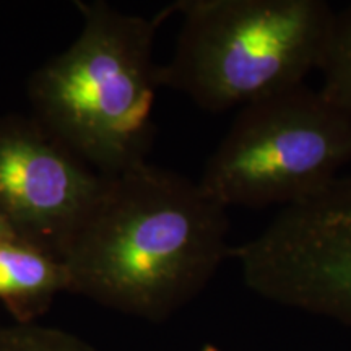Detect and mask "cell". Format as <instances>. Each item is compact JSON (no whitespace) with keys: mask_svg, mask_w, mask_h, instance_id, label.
I'll use <instances>...</instances> for the list:
<instances>
[{"mask_svg":"<svg viewBox=\"0 0 351 351\" xmlns=\"http://www.w3.org/2000/svg\"><path fill=\"white\" fill-rule=\"evenodd\" d=\"M228 208L199 182L150 163L104 176L60 261L69 293L158 322L231 257Z\"/></svg>","mask_w":351,"mask_h":351,"instance_id":"1","label":"cell"},{"mask_svg":"<svg viewBox=\"0 0 351 351\" xmlns=\"http://www.w3.org/2000/svg\"><path fill=\"white\" fill-rule=\"evenodd\" d=\"M75 43L29 80L34 119L103 176L147 161L153 138L156 29L166 16L127 15L106 2H77Z\"/></svg>","mask_w":351,"mask_h":351,"instance_id":"2","label":"cell"},{"mask_svg":"<svg viewBox=\"0 0 351 351\" xmlns=\"http://www.w3.org/2000/svg\"><path fill=\"white\" fill-rule=\"evenodd\" d=\"M174 54L158 85L225 112L304 83L317 69L335 10L324 0H182Z\"/></svg>","mask_w":351,"mask_h":351,"instance_id":"3","label":"cell"},{"mask_svg":"<svg viewBox=\"0 0 351 351\" xmlns=\"http://www.w3.org/2000/svg\"><path fill=\"white\" fill-rule=\"evenodd\" d=\"M348 165L351 116L301 83L241 108L199 184L226 208H285L320 194Z\"/></svg>","mask_w":351,"mask_h":351,"instance_id":"4","label":"cell"},{"mask_svg":"<svg viewBox=\"0 0 351 351\" xmlns=\"http://www.w3.org/2000/svg\"><path fill=\"white\" fill-rule=\"evenodd\" d=\"M251 291L351 328V171L236 247Z\"/></svg>","mask_w":351,"mask_h":351,"instance_id":"5","label":"cell"},{"mask_svg":"<svg viewBox=\"0 0 351 351\" xmlns=\"http://www.w3.org/2000/svg\"><path fill=\"white\" fill-rule=\"evenodd\" d=\"M103 179L34 117H0V215L21 241L60 258Z\"/></svg>","mask_w":351,"mask_h":351,"instance_id":"6","label":"cell"},{"mask_svg":"<svg viewBox=\"0 0 351 351\" xmlns=\"http://www.w3.org/2000/svg\"><path fill=\"white\" fill-rule=\"evenodd\" d=\"M69 285L60 258L25 241L0 244V301L16 324H33Z\"/></svg>","mask_w":351,"mask_h":351,"instance_id":"7","label":"cell"},{"mask_svg":"<svg viewBox=\"0 0 351 351\" xmlns=\"http://www.w3.org/2000/svg\"><path fill=\"white\" fill-rule=\"evenodd\" d=\"M317 70L322 73L319 93L351 116V3L333 15Z\"/></svg>","mask_w":351,"mask_h":351,"instance_id":"8","label":"cell"},{"mask_svg":"<svg viewBox=\"0 0 351 351\" xmlns=\"http://www.w3.org/2000/svg\"><path fill=\"white\" fill-rule=\"evenodd\" d=\"M0 351H96L86 341L59 328L36 324L0 327Z\"/></svg>","mask_w":351,"mask_h":351,"instance_id":"9","label":"cell"},{"mask_svg":"<svg viewBox=\"0 0 351 351\" xmlns=\"http://www.w3.org/2000/svg\"><path fill=\"white\" fill-rule=\"evenodd\" d=\"M8 241H21V239L19 238V234H16L15 230H13L10 223L0 215V244L8 243Z\"/></svg>","mask_w":351,"mask_h":351,"instance_id":"10","label":"cell"},{"mask_svg":"<svg viewBox=\"0 0 351 351\" xmlns=\"http://www.w3.org/2000/svg\"><path fill=\"white\" fill-rule=\"evenodd\" d=\"M202 351H223V350H219V348H217V346H213V345H207V346H204V348H202Z\"/></svg>","mask_w":351,"mask_h":351,"instance_id":"11","label":"cell"}]
</instances>
